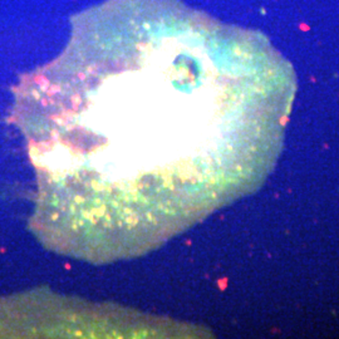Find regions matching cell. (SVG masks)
Segmentation results:
<instances>
[{"label":"cell","instance_id":"cell-1","mask_svg":"<svg viewBox=\"0 0 339 339\" xmlns=\"http://www.w3.org/2000/svg\"><path fill=\"white\" fill-rule=\"evenodd\" d=\"M295 89L262 34L177 0L78 14L64 52L18 93L40 240L84 261L128 259L254 192Z\"/></svg>","mask_w":339,"mask_h":339}]
</instances>
